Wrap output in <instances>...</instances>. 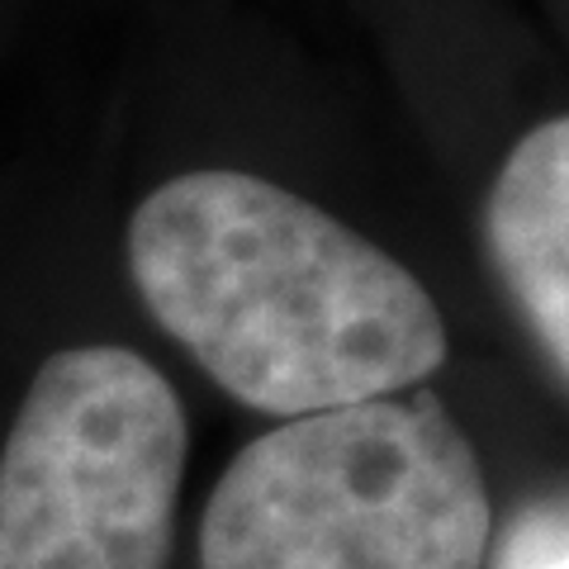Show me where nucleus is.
Returning a JSON list of instances; mask_svg holds the SVG:
<instances>
[{
    "instance_id": "obj_1",
    "label": "nucleus",
    "mask_w": 569,
    "mask_h": 569,
    "mask_svg": "<svg viewBox=\"0 0 569 569\" xmlns=\"http://www.w3.org/2000/svg\"><path fill=\"white\" fill-rule=\"evenodd\" d=\"M142 309L266 418L418 389L447 366V318L408 266L337 213L252 171H186L129 219Z\"/></svg>"
},
{
    "instance_id": "obj_2",
    "label": "nucleus",
    "mask_w": 569,
    "mask_h": 569,
    "mask_svg": "<svg viewBox=\"0 0 569 569\" xmlns=\"http://www.w3.org/2000/svg\"><path fill=\"white\" fill-rule=\"evenodd\" d=\"M485 466L432 389L328 408L228 460L200 569H485Z\"/></svg>"
},
{
    "instance_id": "obj_3",
    "label": "nucleus",
    "mask_w": 569,
    "mask_h": 569,
    "mask_svg": "<svg viewBox=\"0 0 569 569\" xmlns=\"http://www.w3.org/2000/svg\"><path fill=\"white\" fill-rule=\"evenodd\" d=\"M186 451L181 395L152 361L52 351L0 447V569H167Z\"/></svg>"
},
{
    "instance_id": "obj_4",
    "label": "nucleus",
    "mask_w": 569,
    "mask_h": 569,
    "mask_svg": "<svg viewBox=\"0 0 569 569\" xmlns=\"http://www.w3.org/2000/svg\"><path fill=\"white\" fill-rule=\"evenodd\" d=\"M485 242L531 342L569 376V123L550 114L503 157L485 204Z\"/></svg>"
},
{
    "instance_id": "obj_5",
    "label": "nucleus",
    "mask_w": 569,
    "mask_h": 569,
    "mask_svg": "<svg viewBox=\"0 0 569 569\" xmlns=\"http://www.w3.org/2000/svg\"><path fill=\"white\" fill-rule=\"evenodd\" d=\"M489 569H569V508L565 493H541L512 512L489 541Z\"/></svg>"
}]
</instances>
